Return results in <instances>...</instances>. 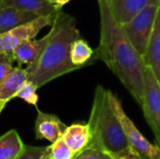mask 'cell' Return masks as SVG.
<instances>
[{
	"label": "cell",
	"instance_id": "d4e9b609",
	"mask_svg": "<svg viewBox=\"0 0 160 159\" xmlns=\"http://www.w3.org/2000/svg\"><path fill=\"white\" fill-rule=\"evenodd\" d=\"M7 103H8V101H4V100H0V114H1V112H2V111L4 110V108L6 107V105H7Z\"/></svg>",
	"mask_w": 160,
	"mask_h": 159
},
{
	"label": "cell",
	"instance_id": "7a4b0ae2",
	"mask_svg": "<svg viewBox=\"0 0 160 159\" xmlns=\"http://www.w3.org/2000/svg\"><path fill=\"white\" fill-rule=\"evenodd\" d=\"M81 37L76 20L59 9L47 34V41L37 60L27 66L28 81L38 88L69 72L81 69L70 59L71 45Z\"/></svg>",
	"mask_w": 160,
	"mask_h": 159
},
{
	"label": "cell",
	"instance_id": "ba28073f",
	"mask_svg": "<svg viewBox=\"0 0 160 159\" xmlns=\"http://www.w3.org/2000/svg\"><path fill=\"white\" fill-rule=\"evenodd\" d=\"M36 109L38 112V115L35 121L36 139H45L53 143L63 136L68 127L59 119L58 116L43 112L37 106Z\"/></svg>",
	"mask_w": 160,
	"mask_h": 159
},
{
	"label": "cell",
	"instance_id": "9a60e30c",
	"mask_svg": "<svg viewBox=\"0 0 160 159\" xmlns=\"http://www.w3.org/2000/svg\"><path fill=\"white\" fill-rule=\"evenodd\" d=\"M70 59L72 64L79 68H83L86 66L92 65L98 60L95 50H93L87 41L81 37L74 40L71 45Z\"/></svg>",
	"mask_w": 160,
	"mask_h": 159
},
{
	"label": "cell",
	"instance_id": "484cf974",
	"mask_svg": "<svg viewBox=\"0 0 160 159\" xmlns=\"http://www.w3.org/2000/svg\"><path fill=\"white\" fill-rule=\"evenodd\" d=\"M41 159H50V146H48L47 152L45 153V155L42 157V158Z\"/></svg>",
	"mask_w": 160,
	"mask_h": 159
},
{
	"label": "cell",
	"instance_id": "8fae6325",
	"mask_svg": "<svg viewBox=\"0 0 160 159\" xmlns=\"http://www.w3.org/2000/svg\"><path fill=\"white\" fill-rule=\"evenodd\" d=\"M143 60L146 67L152 70L160 83V7L143 55Z\"/></svg>",
	"mask_w": 160,
	"mask_h": 159
},
{
	"label": "cell",
	"instance_id": "277c9868",
	"mask_svg": "<svg viewBox=\"0 0 160 159\" xmlns=\"http://www.w3.org/2000/svg\"><path fill=\"white\" fill-rule=\"evenodd\" d=\"M109 100L111 106L120 121L126 138L130 146L139 151L145 158L159 159L160 148L158 144L151 143L137 128L132 120L124 111L123 105L118 97L109 90Z\"/></svg>",
	"mask_w": 160,
	"mask_h": 159
},
{
	"label": "cell",
	"instance_id": "7c38bea8",
	"mask_svg": "<svg viewBox=\"0 0 160 159\" xmlns=\"http://www.w3.org/2000/svg\"><path fill=\"white\" fill-rule=\"evenodd\" d=\"M46 41L47 35L39 39H30L23 41L11 52V54L14 60L18 62L19 66H30L37 60V58L40 54Z\"/></svg>",
	"mask_w": 160,
	"mask_h": 159
},
{
	"label": "cell",
	"instance_id": "5bb4252c",
	"mask_svg": "<svg viewBox=\"0 0 160 159\" xmlns=\"http://www.w3.org/2000/svg\"><path fill=\"white\" fill-rule=\"evenodd\" d=\"M28 81L26 68L20 66L13 68L9 75L0 83V100L9 101L16 97V94L22 85Z\"/></svg>",
	"mask_w": 160,
	"mask_h": 159
},
{
	"label": "cell",
	"instance_id": "2e32d148",
	"mask_svg": "<svg viewBox=\"0 0 160 159\" xmlns=\"http://www.w3.org/2000/svg\"><path fill=\"white\" fill-rule=\"evenodd\" d=\"M25 144L15 129H11L0 137V159H17Z\"/></svg>",
	"mask_w": 160,
	"mask_h": 159
},
{
	"label": "cell",
	"instance_id": "7402d4cb",
	"mask_svg": "<svg viewBox=\"0 0 160 159\" xmlns=\"http://www.w3.org/2000/svg\"><path fill=\"white\" fill-rule=\"evenodd\" d=\"M73 159H112L107 152L94 149V148H85L82 152L74 156Z\"/></svg>",
	"mask_w": 160,
	"mask_h": 159
},
{
	"label": "cell",
	"instance_id": "8992f818",
	"mask_svg": "<svg viewBox=\"0 0 160 159\" xmlns=\"http://www.w3.org/2000/svg\"><path fill=\"white\" fill-rule=\"evenodd\" d=\"M141 107L160 148V83L148 67L144 74L143 98Z\"/></svg>",
	"mask_w": 160,
	"mask_h": 159
},
{
	"label": "cell",
	"instance_id": "d6986e66",
	"mask_svg": "<svg viewBox=\"0 0 160 159\" xmlns=\"http://www.w3.org/2000/svg\"><path fill=\"white\" fill-rule=\"evenodd\" d=\"M37 89L38 87L32 82L26 81L17 92L16 97L22 98L30 105L37 106V103L38 101V96L36 92Z\"/></svg>",
	"mask_w": 160,
	"mask_h": 159
},
{
	"label": "cell",
	"instance_id": "603a6c76",
	"mask_svg": "<svg viewBox=\"0 0 160 159\" xmlns=\"http://www.w3.org/2000/svg\"><path fill=\"white\" fill-rule=\"evenodd\" d=\"M48 146L38 147V146H24L23 151L17 159H41L47 152Z\"/></svg>",
	"mask_w": 160,
	"mask_h": 159
},
{
	"label": "cell",
	"instance_id": "5b68a950",
	"mask_svg": "<svg viewBox=\"0 0 160 159\" xmlns=\"http://www.w3.org/2000/svg\"><path fill=\"white\" fill-rule=\"evenodd\" d=\"M159 7L160 4L151 5L136 14L128 22L122 24L127 36L142 57L153 32Z\"/></svg>",
	"mask_w": 160,
	"mask_h": 159
},
{
	"label": "cell",
	"instance_id": "ffe728a7",
	"mask_svg": "<svg viewBox=\"0 0 160 159\" xmlns=\"http://www.w3.org/2000/svg\"><path fill=\"white\" fill-rule=\"evenodd\" d=\"M13 61L14 58L11 53L0 52V83L13 70Z\"/></svg>",
	"mask_w": 160,
	"mask_h": 159
},
{
	"label": "cell",
	"instance_id": "44dd1931",
	"mask_svg": "<svg viewBox=\"0 0 160 159\" xmlns=\"http://www.w3.org/2000/svg\"><path fill=\"white\" fill-rule=\"evenodd\" d=\"M112 159H147L145 158L139 151H137L132 146H128L127 148L117 151V152H107Z\"/></svg>",
	"mask_w": 160,
	"mask_h": 159
},
{
	"label": "cell",
	"instance_id": "e0dca14e",
	"mask_svg": "<svg viewBox=\"0 0 160 159\" xmlns=\"http://www.w3.org/2000/svg\"><path fill=\"white\" fill-rule=\"evenodd\" d=\"M8 5L20 9L32 12L38 16H46L55 14L57 9L49 0H2Z\"/></svg>",
	"mask_w": 160,
	"mask_h": 159
},
{
	"label": "cell",
	"instance_id": "3957f363",
	"mask_svg": "<svg viewBox=\"0 0 160 159\" xmlns=\"http://www.w3.org/2000/svg\"><path fill=\"white\" fill-rule=\"evenodd\" d=\"M90 142L86 148L104 152H117L129 146L119 119L110 100L109 90L98 84L88 121Z\"/></svg>",
	"mask_w": 160,
	"mask_h": 159
},
{
	"label": "cell",
	"instance_id": "30bf717a",
	"mask_svg": "<svg viewBox=\"0 0 160 159\" xmlns=\"http://www.w3.org/2000/svg\"><path fill=\"white\" fill-rule=\"evenodd\" d=\"M37 17L38 16L32 12L20 9L0 0V35Z\"/></svg>",
	"mask_w": 160,
	"mask_h": 159
},
{
	"label": "cell",
	"instance_id": "52a82bcc",
	"mask_svg": "<svg viewBox=\"0 0 160 159\" xmlns=\"http://www.w3.org/2000/svg\"><path fill=\"white\" fill-rule=\"evenodd\" d=\"M55 14L38 16L32 21L20 24L0 35V52L11 53V52L22 42L33 39L42 28L52 25Z\"/></svg>",
	"mask_w": 160,
	"mask_h": 159
},
{
	"label": "cell",
	"instance_id": "cb8c5ba5",
	"mask_svg": "<svg viewBox=\"0 0 160 159\" xmlns=\"http://www.w3.org/2000/svg\"><path fill=\"white\" fill-rule=\"evenodd\" d=\"M51 4H52L57 9H61L63 6L68 4L70 0H49Z\"/></svg>",
	"mask_w": 160,
	"mask_h": 159
},
{
	"label": "cell",
	"instance_id": "4316f807",
	"mask_svg": "<svg viewBox=\"0 0 160 159\" xmlns=\"http://www.w3.org/2000/svg\"><path fill=\"white\" fill-rule=\"evenodd\" d=\"M159 159H160V158H159Z\"/></svg>",
	"mask_w": 160,
	"mask_h": 159
},
{
	"label": "cell",
	"instance_id": "9c48e42d",
	"mask_svg": "<svg viewBox=\"0 0 160 159\" xmlns=\"http://www.w3.org/2000/svg\"><path fill=\"white\" fill-rule=\"evenodd\" d=\"M112 11L119 23L123 24L131 20L145 7L160 4V0H109Z\"/></svg>",
	"mask_w": 160,
	"mask_h": 159
},
{
	"label": "cell",
	"instance_id": "4fadbf2b",
	"mask_svg": "<svg viewBox=\"0 0 160 159\" xmlns=\"http://www.w3.org/2000/svg\"><path fill=\"white\" fill-rule=\"evenodd\" d=\"M62 138L74 155H77L89 144V126L88 124H73L67 127Z\"/></svg>",
	"mask_w": 160,
	"mask_h": 159
},
{
	"label": "cell",
	"instance_id": "6da1fadb",
	"mask_svg": "<svg viewBox=\"0 0 160 159\" xmlns=\"http://www.w3.org/2000/svg\"><path fill=\"white\" fill-rule=\"evenodd\" d=\"M100 38L95 50L98 60L103 61L120 80L135 101L142 106L146 66L143 57L133 46L122 24L115 19L109 0H98Z\"/></svg>",
	"mask_w": 160,
	"mask_h": 159
},
{
	"label": "cell",
	"instance_id": "ac0fdd59",
	"mask_svg": "<svg viewBox=\"0 0 160 159\" xmlns=\"http://www.w3.org/2000/svg\"><path fill=\"white\" fill-rule=\"evenodd\" d=\"M74 156L62 137L50 145V159H73Z\"/></svg>",
	"mask_w": 160,
	"mask_h": 159
}]
</instances>
